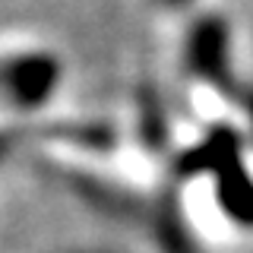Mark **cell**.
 Masks as SVG:
<instances>
[{
	"label": "cell",
	"mask_w": 253,
	"mask_h": 253,
	"mask_svg": "<svg viewBox=\"0 0 253 253\" xmlns=\"http://www.w3.org/2000/svg\"><path fill=\"white\" fill-rule=\"evenodd\" d=\"M0 83L13 95L16 105H42V98H47L57 85V63L44 54L10 60L0 67Z\"/></svg>",
	"instance_id": "cell-1"
},
{
	"label": "cell",
	"mask_w": 253,
	"mask_h": 253,
	"mask_svg": "<svg viewBox=\"0 0 253 253\" xmlns=\"http://www.w3.org/2000/svg\"><path fill=\"white\" fill-rule=\"evenodd\" d=\"M218 200L225 206V212L241 225H253V180L244 174V168L234 162L218 168Z\"/></svg>",
	"instance_id": "cell-3"
},
{
	"label": "cell",
	"mask_w": 253,
	"mask_h": 253,
	"mask_svg": "<svg viewBox=\"0 0 253 253\" xmlns=\"http://www.w3.org/2000/svg\"><path fill=\"white\" fill-rule=\"evenodd\" d=\"M190 67L200 73V79H209L221 92L231 85L228 73V32L218 19H200L190 35Z\"/></svg>",
	"instance_id": "cell-2"
},
{
	"label": "cell",
	"mask_w": 253,
	"mask_h": 253,
	"mask_svg": "<svg viewBox=\"0 0 253 253\" xmlns=\"http://www.w3.org/2000/svg\"><path fill=\"white\" fill-rule=\"evenodd\" d=\"M6 149H10V139H6V136H0V158L6 155Z\"/></svg>",
	"instance_id": "cell-4"
},
{
	"label": "cell",
	"mask_w": 253,
	"mask_h": 253,
	"mask_svg": "<svg viewBox=\"0 0 253 253\" xmlns=\"http://www.w3.org/2000/svg\"><path fill=\"white\" fill-rule=\"evenodd\" d=\"M162 3H168V6H184L187 0H162Z\"/></svg>",
	"instance_id": "cell-5"
}]
</instances>
